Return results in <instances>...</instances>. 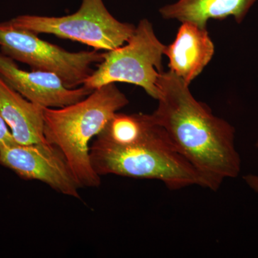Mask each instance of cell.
I'll return each mask as SVG.
<instances>
[{
	"label": "cell",
	"mask_w": 258,
	"mask_h": 258,
	"mask_svg": "<svg viewBox=\"0 0 258 258\" xmlns=\"http://www.w3.org/2000/svg\"><path fill=\"white\" fill-rule=\"evenodd\" d=\"M0 76L28 101L43 108L69 106L93 92L84 86L67 88L58 76L51 73L20 69L13 59L3 52H0Z\"/></svg>",
	"instance_id": "8"
},
{
	"label": "cell",
	"mask_w": 258,
	"mask_h": 258,
	"mask_svg": "<svg viewBox=\"0 0 258 258\" xmlns=\"http://www.w3.org/2000/svg\"><path fill=\"white\" fill-rule=\"evenodd\" d=\"M128 104L115 83L96 88L83 100L62 108H43L45 140L63 154L82 187H98L101 176L93 170L90 142L114 113Z\"/></svg>",
	"instance_id": "2"
},
{
	"label": "cell",
	"mask_w": 258,
	"mask_h": 258,
	"mask_svg": "<svg viewBox=\"0 0 258 258\" xmlns=\"http://www.w3.org/2000/svg\"><path fill=\"white\" fill-rule=\"evenodd\" d=\"M258 0H178L174 4L160 9L161 16L166 20H176L196 24L207 28L210 19L223 20L232 16L240 23L249 9Z\"/></svg>",
	"instance_id": "11"
},
{
	"label": "cell",
	"mask_w": 258,
	"mask_h": 258,
	"mask_svg": "<svg viewBox=\"0 0 258 258\" xmlns=\"http://www.w3.org/2000/svg\"><path fill=\"white\" fill-rule=\"evenodd\" d=\"M243 179L251 189L258 193V175L247 174L243 176Z\"/></svg>",
	"instance_id": "14"
},
{
	"label": "cell",
	"mask_w": 258,
	"mask_h": 258,
	"mask_svg": "<svg viewBox=\"0 0 258 258\" xmlns=\"http://www.w3.org/2000/svg\"><path fill=\"white\" fill-rule=\"evenodd\" d=\"M215 52V46L207 28L196 24L182 23L175 40L166 47L171 72L189 85L203 72Z\"/></svg>",
	"instance_id": "9"
},
{
	"label": "cell",
	"mask_w": 258,
	"mask_h": 258,
	"mask_svg": "<svg viewBox=\"0 0 258 258\" xmlns=\"http://www.w3.org/2000/svg\"><path fill=\"white\" fill-rule=\"evenodd\" d=\"M163 130L152 114L116 112L96 139L115 147H127L146 142Z\"/></svg>",
	"instance_id": "12"
},
{
	"label": "cell",
	"mask_w": 258,
	"mask_h": 258,
	"mask_svg": "<svg viewBox=\"0 0 258 258\" xmlns=\"http://www.w3.org/2000/svg\"><path fill=\"white\" fill-rule=\"evenodd\" d=\"M166 47L156 36L152 23L143 19L126 45L104 52L103 61L83 86L93 91L110 83H130L157 100Z\"/></svg>",
	"instance_id": "4"
},
{
	"label": "cell",
	"mask_w": 258,
	"mask_h": 258,
	"mask_svg": "<svg viewBox=\"0 0 258 258\" xmlns=\"http://www.w3.org/2000/svg\"><path fill=\"white\" fill-rule=\"evenodd\" d=\"M0 164L22 179L37 180L57 192L81 198V186L58 148L48 143L20 144L0 151Z\"/></svg>",
	"instance_id": "7"
},
{
	"label": "cell",
	"mask_w": 258,
	"mask_h": 258,
	"mask_svg": "<svg viewBox=\"0 0 258 258\" xmlns=\"http://www.w3.org/2000/svg\"><path fill=\"white\" fill-rule=\"evenodd\" d=\"M16 143L18 142L15 140L9 126L0 114V151L5 147Z\"/></svg>",
	"instance_id": "13"
},
{
	"label": "cell",
	"mask_w": 258,
	"mask_h": 258,
	"mask_svg": "<svg viewBox=\"0 0 258 258\" xmlns=\"http://www.w3.org/2000/svg\"><path fill=\"white\" fill-rule=\"evenodd\" d=\"M0 114L18 144L47 143L43 133V107L28 101L1 76Z\"/></svg>",
	"instance_id": "10"
},
{
	"label": "cell",
	"mask_w": 258,
	"mask_h": 258,
	"mask_svg": "<svg viewBox=\"0 0 258 258\" xmlns=\"http://www.w3.org/2000/svg\"><path fill=\"white\" fill-rule=\"evenodd\" d=\"M90 159L93 170L100 176L114 174L159 180L171 190L193 185L205 187L203 178L178 152L164 129L146 142L127 147L95 139L90 147Z\"/></svg>",
	"instance_id": "3"
},
{
	"label": "cell",
	"mask_w": 258,
	"mask_h": 258,
	"mask_svg": "<svg viewBox=\"0 0 258 258\" xmlns=\"http://www.w3.org/2000/svg\"><path fill=\"white\" fill-rule=\"evenodd\" d=\"M2 52L10 58L28 64L32 71L58 76L69 88L83 86L93 74L91 66L101 62L104 53L99 50L72 52L42 40L37 34L15 28L9 22L0 23Z\"/></svg>",
	"instance_id": "6"
},
{
	"label": "cell",
	"mask_w": 258,
	"mask_h": 258,
	"mask_svg": "<svg viewBox=\"0 0 258 258\" xmlns=\"http://www.w3.org/2000/svg\"><path fill=\"white\" fill-rule=\"evenodd\" d=\"M256 147H258V140H257V144H256Z\"/></svg>",
	"instance_id": "15"
},
{
	"label": "cell",
	"mask_w": 258,
	"mask_h": 258,
	"mask_svg": "<svg viewBox=\"0 0 258 258\" xmlns=\"http://www.w3.org/2000/svg\"><path fill=\"white\" fill-rule=\"evenodd\" d=\"M189 85L169 71L158 82L159 104L152 113L178 152L198 171L205 187L217 191L225 179L241 170L235 130L195 99Z\"/></svg>",
	"instance_id": "1"
},
{
	"label": "cell",
	"mask_w": 258,
	"mask_h": 258,
	"mask_svg": "<svg viewBox=\"0 0 258 258\" xmlns=\"http://www.w3.org/2000/svg\"><path fill=\"white\" fill-rule=\"evenodd\" d=\"M15 28L35 34H51L81 42L97 50L122 46L135 31L132 24L120 23L107 10L103 0H82L72 15L63 17L20 15L9 20Z\"/></svg>",
	"instance_id": "5"
}]
</instances>
